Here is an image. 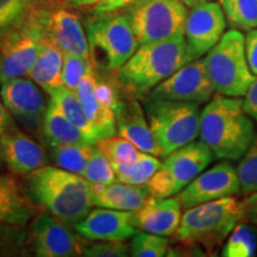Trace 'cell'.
<instances>
[{
	"mask_svg": "<svg viewBox=\"0 0 257 257\" xmlns=\"http://www.w3.org/2000/svg\"><path fill=\"white\" fill-rule=\"evenodd\" d=\"M170 246L168 237L138 231L130 243V256L134 257H163L167 256Z\"/></svg>",
	"mask_w": 257,
	"mask_h": 257,
	"instance_id": "obj_32",
	"label": "cell"
},
{
	"mask_svg": "<svg viewBox=\"0 0 257 257\" xmlns=\"http://www.w3.org/2000/svg\"><path fill=\"white\" fill-rule=\"evenodd\" d=\"M51 99L57 102L63 113L67 118L79 128L81 133L88 138L93 144L98 141L102 140L101 134L94 126V124L88 119L87 114L83 111L81 102H80L78 95L75 92L69 91L66 87L59 89L56 93L51 95Z\"/></svg>",
	"mask_w": 257,
	"mask_h": 257,
	"instance_id": "obj_26",
	"label": "cell"
},
{
	"mask_svg": "<svg viewBox=\"0 0 257 257\" xmlns=\"http://www.w3.org/2000/svg\"><path fill=\"white\" fill-rule=\"evenodd\" d=\"M257 136L255 120L244 110L243 98L214 93L200 114L199 137L225 161H239Z\"/></svg>",
	"mask_w": 257,
	"mask_h": 257,
	"instance_id": "obj_2",
	"label": "cell"
},
{
	"mask_svg": "<svg viewBox=\"0 0 257 257\" xmlns=\"http://www.w3.org/2000/svg\"><path fill=\"white\" fill-rule=\"evenodd\" d=\"M42 210L14 176L0 174V223L28 225Z\"/></svg>",
	"mask_w": 257,
	"mask_h": 257,
	"instance_id": "obj_21",
	"label": "cell"
},
{
	"mask_svg": "<svg viewBox=\"0 0 257 257\" xmlns=\"http://www.w3.org/2000/svg\"><path fill=\"white\" fill-rule=\"evenodd\" d=\"M41 135L49 147L57 144H92L87 137L70 121L55 100L48 104Z\"/></svg>",
	"mask_w": 257,
	"mask_h": 257,
	"instance_id": "obj_25",
	"label": "cell"
},
{
	"mask_svg": "<svg viewBox=\"0 0 257 257\" xmlns=\"http://www.w3.org/2000/svg\"><path fill=\"white\" fill-rule=\"evenodd\" d=\"M32 255L37 257L83 256V238L46 210H42L29 226Z\"/></svg>",
	"mask_w": 257,
	"mask_h": 257,
	"instance_id": "obj_13",
	"label": "cell"
},
{
	"mask_svg": "<svg viewBox=\"0 0 257 257\" xmlns=\"http://www.w3.org/2000/svg\"><path fill=\"white\" fill-rule=\"evenodd\" d=\"M82 176L91 184L107 185L117 181L113 166L98 148H95Z\"/></svg>",
	"mask_w": 257,
	"mask_h": 257,
	"instance_id": "obj_36",
	"label": "cell"
},
{
	"mask_svg": "<svg viewBox=\"0 0 257 257\" xmlns=\"http://www.w3.org/2000/svg\"><path fill=\"white\" fill-rule=\"evenodd\" d=\"M161 163L162 162L157 159V156L141 152L136 159L114 166L113 168L117 181L130 185L144 186L159 170Z\"/></svg>",
	"mask_w": 257,
	"mask_h": 257,
	"instance_id": "obj_27",
	"label": "cell"
},
{
	"mask_svg": "<svg viewBox=\"0 0 257 257\" xmlns=\"http://www.w3.org/2000/svg\"><path fill=\"white\" fill-rule=\"evenodd\" d=\"M240 194L237 168L229 161L205 169L178 194L182 208H189L217 199Z\"/></svg>",
	"mask_w": 257,
	"mask_h": 257,
	"instance_id": "obj_16",
	"label": "cell"
},
{
	"mask_svg": "<svg viewBox=\"0 0 257 257\" xmlns=\"http://www.w3.org/2000/svg\"><path fill=\"white\" fill-rule=\"evenodd\" d=\"M41 87L30 78H16L0 86V98L12 117L32 134H41L47 100Z\"/></svg>",
	"mask_w": 257,
	"mask_h": 257,
	"instance_id": "obj_15",
	"label": "cell"
},
{
	"mask_svg": "<svg viewBox=\"0 0 257 257\" xmlns=\"http://www.w3.org/2000/svg\"><path fill=\"white\" fill-rule=\"evenodd\" d=\"M134 225L140 231L173 237L182 218V206L178 197L159 198L150 195L144 204L133 211Z\"/></svg>",
	"mask_w": 257,
	"mask_h": 257,
	"instance_id": "obj_19",
	"label": "cell"
},
{
	"mask_svg": "<svg viewBox=\"0 0 257 257\" xmlns=\"http://www.w3.org/2000/svg\"><path fill=\"white\" fill-rule=\"evenodd\" d=\"M237 173L240 184V194L246 195L257 192V136L248 152L239 160Z\"/></svg>",
	"mask_w": 257,
	"mask_h": 257,
	"instance_id": "obj_34",
	"label": "cell"
},
{
	"mask_svg": "<svg viewBox=\"0 0 257 257\" xmlns=\"http://www.w3.org/2000/svg\"><path fill=\"white\" fill-rule=\"evenodd\" d=\"M117 134L130 141L141 152L160 157V150L148 121L146 111L136 98L120 100L115 111Z\"/></svg>",
	"mask_w": 257,
	"mask_h": 257,
	"instance_id": "obj_20",
	"label": "cell"
},
{
	"mask_svg": "<svg viewBox=\"0 0 257 257\" xmlns=\"http://www.w3.org/2000/svg\"><path fill=\"white\" fill-rule=\"evenodd\" d=\"M194 102L146 99V114L165 159L179 148L195 141L200 130V108Z\"/></svg>",
	"mask_w": 257,
	"mask_h": 257,
	"instance_id": "obj_7",
	"label": "cell"
},
{
	"mask_svg": "<svg viewBox=\"0 0 257 257\" xmlns=\"http://www.w3.org/2000/svg\"><path fill=\"white\" fill-rule=\"evenodd\" d=\"M257 249L255 225L240 221L225 240L220 255L223 257H251Z\"/></svg>",
	"mask_w": 257,
	"mask_h": 257,
	"instance_id": "obj_30",
	"label": "cell"
},
{
	"mask_svg": "<svg viewBox=\"0 0 257 257\" xmlns=\"http://www.w3.org/2000/svg\"><path fill=\"white\" fill-rule=\"evenodd\" d=\"M25 176L27 182L23 189L32 202L72 229L94 206L91 182L81 175L57 167L43 166Z\"/></svg>",
	"mask_w": 257,
	"mask_h": 257,
	"instance_id": "obj_1",
	"label": "cell"
},
{
	"mask_svg": "<svg viewBox=\"0 0 257 257\" xmlns=\"http://www.w3.org/2000/svg\"><path fill=\"white\" fill-rule=\"evenodd\" d=\"M0 152L14 176H25L47 163L43 147L16 124L0 138Z\"/></svg>",
	"mask_w": 257,
	"mask_h": 257,
	"instance_id": "obj_18",
	"label": "cell"
},
{
	"mask_svg": "<svg viewBox=\"0 0 257 257\" xmlns=\"http://www.w3.org/2000/svg\"><path fill=\"white\" fill-rule=\"evenodd\" d=\"M93 67L117 73L140 47L126 14L121 11L92 15L85 22Z\"/></svg>",
	"mask_w": 257,
	"mask_h": 257,
	"instance_id": "obj_5",
	"label": "cell"
},
{
	"mask_svg": "<svg viewBox=\"0 0 257 257\" xmlns=\"http://www.w3.org/2000/svg\"><path fill=\"white\" fill-rule=\"evenodd\" d=\"M93 205L98 207L119 211H136L150 197L147 186H137L112 182V184H91Z\"/></svg>",
	"mask_w": 257,
	"mask_h": 257,
	"instance_id": "obj_22",
	"label": "cell"
},
{
	"mask_svg": "<svg viewBox=\"0 0 257 257\" xmlns=\"http://www.w3.org/2000/svg\"><path fill=\"white\" fill-rule=\"evenodd\" d=\"M240 202L243 207L242 221H246L257 227V192L246 194Z\"/></svg>",
	"mask_w": 257,
	"mask_h": 257,
	"instance_id": "obj_41",
	"label": "cell"
},
{
	"mask_svg": "<svg viewBox=\"0 0 257 257\" xmlns=\"http://www.w3.org/2000/svg\"><path fill=\"white\" fill-rule=\"evenodd\" d=\"M214 154L202 141H193L165 157L146 185L150 194L168 198L179 194L213 162Z\"/></svg>",
	"mask_w": 257,
	"mask_h": 257,
	"instance_id": "obj_9",
	"label": "cell"
},
{
	"mask_svg": "<svg viewBox=\"0 0 257 257\" xmlns=\"http://www.w3.org/2000/svg\"><path fill=\"white\" fill-rule=\"evenodd\" d=\"M245 53L250 70L257 76V29H252L246 34Z\"/></svg>",
	"mask_w": 257,
	"mask_h": 257,
	"instance_id": "obj_40",
	"label": "cell"
},
{
	"mask_svg": "<svg viewBox=\"0 0 257 257\" xmlns=\"http://www.w3.org/2000/svg\"><path fill=\"white\" fill-rule=\"evenodd\" d=\"M95 95L98 100L104 107L113 111L115 113L118 105H119V93L117 91V86L107 80L100 79L96 76L95 82Z\"/></svg>",
	"mask_w": 257,
	"mask_h": 257,
	"instance_id": "obj_39",
	"label": "cell"
},
{
	"mask_svg": "<svg viewBox=\"0 0 257 257\" xmlns=\"http://www.w3.org/2000/svg\"><path fill=\"white\" fill-rule=\"evenodd\" d=\"M214 88L202 59L185 63L146 96V99H166L207 104L214 95Z\"/></svg>",
	"mask_w": 257,
	"mask_h": 257,
	"instance_id": "obj_14",
	"label": "cell"
},
{
	"mask_svg": "<svg viewBox=\"0 0 257 257\" xmlns=\"http://www.w3.org/2000/svg\"><path fill=\"white\" fill-rule=\"evenodd\" d=\"M214 92L244 98L257 76L250 70L245 53V36L230 29L202 59Z\"/></svg>",
	"mask_w": 257,
	"mask_h": 257,
	"instance_id": "obj_6",
	"label": "cell"
},
{
	"mask_svg": "<svg viewBox=\"0 0 257 257\" xmlns=\"http://www.w3.org/2000/svg\"><path fill=\"white\" fill-rule=\"evenodd\" d=\"M244 110L255 120L257 125V79L251 83L246 94L243 98Z\"/></svg>",
	"mask_w": 257,
	"mask_h": 257,
	"instance_id": "obj_43",
	"label": "cell"
},
{
	"mask_svg": "<svg viewBox=\"0 0 257 257\" xmlns=\"http://www.w3.org/2000/svg\"><path fill=\"white\" fill-rule=\"evenodd\" d=\"M185 63V36L141 44L115 73V83L133 98H146Z\"/></svg>",
	"mask_w": 257,
	"mask_h": 257,
	"instance_id": "obj_3",
	"label": "cell"
},
{
	"mask_svg": "<svg viewBox=\"0 0 257 257\" xmlns=\"http://www.w3.org/2000/svg\"><path fill=\"white\" fill-rule=\"evenodd\" d=\"M31 255L32 249L27 225L0 223V257Z\"/></svg>",
	"mask_w": 257,
	"mask_h": 257,
	"instance_id": "obj_29",
	"label": "cell"
},
{
	"mask_svg": "<svg viewBox=\"0 0 257 257\" xmlns=\"http://www.w3.org/2000/svg\"><path fill=\"white\" fill-rule=\"evenodd\" d=\"M219 4L231 29H257V0H219Z\"/></svg>",
	"mask_w": 257,
	"mask_h": 257,
	"instance_id": "obj_31",
	"label": "cell"
},
{
	"mask_svg": "<svg viewBox=\"0 0 257 257\" xmlns=\"http://www.w3.org/2000/svg\"><path fill=\"white\" fill-rule=\"evenodd\" d=\"M15 125L14 117L0 98V138Z\"/></svg>",
	"mask_w": 257,
	"mask_h": 257,
	"instance_id": "obj_44",
	"label": "cell"
},
{
	"mask_svg": "<svg viewBox=\"0 0 257 257\" xmlns=\"http://www.w3.org/2000/svg\"><path fill=\"white\" fill-rule=\"evenodd\" d=\"M140 0H100L98 5L92 10L95 14H101V12H114V11H124L131 5L136 4Z\"/></svg>",
	"mask_w": 257,
	"mask_h": 257,
	"instance_id": "obj_42",
	"label": "cell"
},
{
	"mask_svg": "<svg viewBox=\"0 0 257 257\" xmlns=\"http://www.w3.org/2000/svg\"><path fill=\"white\" fill-rule=\"evenodd\" d=\"M93 67L91 60L85 57L64 54L62 67L63 87L72 92H76L83 76Z\"/></svg>",
	"mask_w": 257,
	"mask_h": 257,
	"instance_id": "obj_37",
	"label": "cell"
},
{
	"mask_svg": "<svg viewBox=\"0 0 257 257\" xmlns=\"http://www.w3.org/2000/svg\"><path fill=\"white\" fill-rule=\"evenodd\" d=\"M63 51L51 42H44L28 76L50 96L63 87Z\"/></svg>",
	"mask_w": 257,
	"mask_h": 257,
	"instance_id": "obj_24",
	"label": "cell"
},
{
	"mask_svg": "<svg viewBox=\"0 0 257 257\" xmlns=\"http://www.w3.org/2000/svg\"><path fill=\"white\" fill-rule=\"evenodd\" d=\"M226 25L223 9L214 0L191 8L185 27L187 63L206 55L223 37Z\"/></svg>",
	"mask_w": 257,
	"mask_h": 257,
	"instance_id": "obj_12",
	"label": "cell"
},
{
	"mask_svg": "<svg viewBox=\"0 0 257 257\" xmlns=\"http://www.w3.org/2000/svg\"><path fill=\"white\" fill-rule=\"evenodd\" d=\"M68 4L74 9L78 10H87L94 9L96 5L100 3V0H66Z\"/></svg>",
	"mask_w": 257,
	"mask_h": 257,
	"instance_id": "obj_45",
	"label": "cell"
},
{
	"mask_svg": "<svg viewBox=\"0 0 257 257\" xmlns=\"http://www.w3.org/2000/svg\"><path fill=\"white\" fill-rule=\"evenodd\" d=\"M124 11L140 46L185 36L188 8L180 0H140Z\"/></svg>",
	"mask_w": 257,
	"mask_h": 257,
	"instance_id": "obj_8",
	"label": "cell"
},
{
	"mask_svg": "<svg viewBox=\"0 0 257 257\" xmlns=\"http://www.w3.org/2000/svg\"><path fill=\"white\" fill-rule=\"evenodd\" d=\"M74 230L88 240H126L138 232L133 211L99 207L89 211Z\"/></svg>",
	"mask_w": 257,
	"mask_h": 257,
	"instance_id": "obj_17",
	"label": "cell"
},
{
	"mask_svg": "<svg viewBox=\"0 0 257 257\" xmlns=\"http://www.w3.org/2000/svg\"><path fill=\"white\" fill-rule=\"evenodd\" d=\"M49 149L50 159L57 167L82 176L95 147L92 144H57Z\"/></svg>",
	"mask_w": 257,
	"mask_h": 257,
	"instance_id": "obj_28",
	"label": "cell"
},
{
	"mask_svg": "<svg viewBox=\"0 0 257 257\" xmlns=\"http://www.w3.org/2000/svg\"><path fill=\"white\" fill-rule=\"evenodd\" d=\"M95 82L96 74L94 67L88 70L80 82L76 95L81 102L83 111L87 114L88 119L94 124L101 134L102 138L114 136L117 134V121H115V113L108 110L99 102L95 95Z\"/></svg>",
	"mask_w": 257,
	"mask_h": 257,
	"instance_id": "obj_23",
	"label": "cell"
},
{
	"mask_svg": "<svg viewBox=\"0 0 257 257\" xmlns=\"http://www.w3.org/2000/svg\"><path fill=\"white\" fill-rule=\"evenodd\" d=\"M41 17L47 42L59 47L63 54L91 60L86 29L66 0H41Z\"/></svg>",
	"mask_w": 257,
	"mask_h": 257,
	"instance_id": "obj_11",
	"label": "cell"
},
{
	"mask_svg": "<svg viewBox=\"0 0 257 257\" xmlns=\"http://www.w3.org/2000/svg\"><path fill=\"white\" fill-rule=\"evenodd\" d=\"M4 159H3V155H2V152H0V169L3 168V165H4Z\"/></svg>",
	"mask_w": 257,
	"mask_h": 257,
	"instance_id": "obj_47",
	"label": "cell"
},
{
	"mask_svg": "<svg viewBox=\"0 0 257 257\" xmlns=\"http://www.w3.org/2000/svg\"><path fill=\"white\" fill-rule=\"evenodd\" d=\"M32 0H0V37L24 21Z\"/></svg>",
	"mask_w": 257,
	"mask_h": 257,
	"instance_id": "obj_35",
	"label": "cell"
},
{
	"mask_svg": "<svg viewBox=\"0 0 257 257\" xmlns=\"http://www.w3.org/2000/svg\"><path fill=\"white\" fill-rule=\"evenodd\" d=\"M180 2L184 3L187 8H193V6L199 5V4H201V3H205V2H211V0H180Z\"/></svg>",
	"mask_w": 257,
	"mask_h": 257,
	"instance_id": "obj_46",
	"label": "cell"
},
{
	"mask_svg": "<svg viewBox=\"0 0 257 257\" xmlns=\"http://www.w3.org/2000/svg\"><path fill=\"white\" fill-rule=\"evenodd\" d=\"M128 255L130 244L125 240H88L83 238V256L126 257Z\"/></svg>",
	"mask_w": 257,
	"mask_h": 257,
	"instance_id": "obj_38",
	"label": "cell"
},
{
	"mask_svg": "<svg viewBox=\"0 0 257 257\" xmlns=\"http://www.w3.org/2000/svg\"><path fill=\"white\" fill-rule=\"evenodd\" d=\"M94 146L107 157L113 167L136 159L138 154L141 153V150H138L130 141L120 136L117 137L115 135L102 138Z\"/></svg>",
	"mask_w": 257,
	"mask_h": 257,
	"instance_id": "obj_33",
	"label": "cell"
},
{
	"mask_svg": "<svg viewBox=\"0 0 257 257\" xmlns=\"http://www.w3.org/2000/svg\"><path fill=\"white\" fill-rule=\"evenodd\" d=\"M243 219L240 200L226 197L186 208L173 242L200 248L212 256Z\"/></svg>",
	"mask_w": 257,
	"mask_h": 257,
	"instance_id": "obj_4",
	"label": "cell"
},
{
	"mask_svg": "<svg viewBox=\"0 0 257 257\" xmlns=\"http://www.w3.org/2000/svg\"><path fill=\"white\" fill-rule=\"evenodd\" d=\"M46 40L34 10L18 27L0 37V83L28 76Z\"/></svg>",
	"mask_w": 257,
	"mask_h": 257,
	"instance_id": "obj_10",
	"label": "cell"
}]
</instances>
